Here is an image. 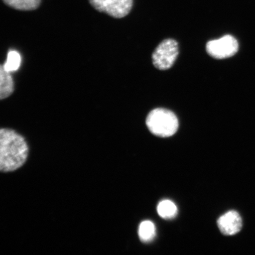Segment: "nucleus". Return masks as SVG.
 Wrapping results in <instances>:
<instances>
[{
	"instance_id": "f257e3e1",
	"label": "nucleus",
	"mask_w": 255,
	"mask_h": 255,
	"mask_svg": "<svg viewBox=\"0 0 255 255\" xmlns=\"http://www.w3.org/2000/svg\"><path fill=\"white\" fill-rule=\"evenodd\" d=\"M28 146L24 137L14 130H0V170L4 173L20 168L26 161Z\"/></svg>"
},
{
	"instance_id": "f03ea898",
	"label": "nucleus",
	"mask_w": 255,
	"mask_h": 255,
	"mask_svg": "<svg viewBox=\"0 0 255 255\" xmlns=\"http://www.w3.org/2000/svg\"><path fill=\"white\" fill-rule=\"evenodd\" d=\"M146 125L153 134L165 138L176 133L178 120L173 112L164 108H157L148 115Z\"/></svg>"
},
{
	"instance_id": "7ed1b4c3",
	"label": "nucleus",
	"mask_w": 255,
	"mask_h": 255,
	"mask_svg": "<svg viewBox=\"0 0 255 255\" xmlns=\"http://www.w3.org/2000/svg\"><path fill=\"white\" fill-rule=\"evenodd\" d=\"M178 52L177 41L171 39H165L159 44L152 54L153 65L161 71L168 70L174 65Z\"/></svg>"
},
{
	"instance_id": "20e7f679",
	"label": "nucleus",
	"mask_w": 255,
	"mask_h": 255,
	"mask_svg": "<svg viewBox=\"0 0 255 255\" xmlns=\"http://www.w3.org/2000/svg\"><path fill=\"white\" fill-rule=\"evenodd\" d=\"M239 44L231 35H225L221 39L209 41L206 44L207 53L217 59H224L234 56L238 52Z\"/></svg>"
},
{
	"instance_id": "39448f33",
	"label": "nucleus",
	"mask_w": 255,
	"mask_h": 255,
	"mask_svg": "<svg viewBox=\"0 0 255 255\" xmlns=\"http://www.w3.org/2000/svg\"><path fill=\"white\" fill-rule=\"evenodd\" d=\"M98 11L111 17L121 18L126 17L131 10L133 0H89Z\"/></svg>"
},
{
	"instance_id": "423d86ee",
	"label": "nucleus",
	"mask_w": 255,
	"mask_h": 255,
	"mask_svg": "<svg viewBox=\"0 0 255 255\" xmlns=\"http://www.w3.org/2000/svg\"><path fill=\"white\" fill-rule=\"evenodd\" d=\"M219 230L226 236L237 234L242 228V220L237 212L232 211L225 213L218 221Z\"/></svg>"
},
{
	"instance_id": "0eeeda50",
	"label": "nucleus",
	"mask_w": 255,
	"mask_h": 255,
	"mask_svg": "<svg viewBox=\"0 0 255 255\" xmlns=\"http://www.w3.org/2000/svg\"><path fill=\"white\" fill-rule=\"evenodd\" d=\"M14 91L13 79L2 65L0 68V99L1 100L9 97Z\"/></svg>"
},
{
	"instance_id": "6e6552de",
	"label": "nucleus",
	"mask_w": 255,
	"mask_h": 255,
	"mask_svg": "<svg viewBox=\"0 0 255 255\" xmlns=\"http://www.w3.org/2000/svg\"><path fill=\"white\" fill-rule=\"evenodd\" d=\"M5 4L21 11L34 10L39 7L41 0H2Z\"/></svg>"
},
{
	"instance_id": "1a4fd4ad",
	"label": "nucleus",
	"mask_w": 255,
	"mask_h": 255,
	"mask_svg": "<svg viewBox=\"0 0 255 255\" xmlns=\"http://www.w3.org/2000/svg\"><path fill=\"white\" fill-rule=\"evenodd\" d=\"M138 235L140 240L143 243H149L154 240L156 236L155 226L152 222H142L139 226Z\"/></svg>"
},
{
	"instance_id": "9d476101",
	"label": "nucleus",
	"mask_w": 255,
	"mask_h": 255,
	"mask_svg": "<svg viewBox=\"0 0 255 255\" xmlns=\"http://www.w3.org/2000/svg\"><path fill=\"white\" fill-rule=\"evenodd\" d=\"M157 212L159 216L164 219H171L177 214V207L170 200L162 201L157 207Z\"/></svg>"
},
{
	"instance_id": "9b49d317",
	"label": "nucleus",
	"mask_w": 255,
	"mask_h": 255,
	"mask_svg": "<svg viewBox=\"0 0 255 255\" xmlns=\"http://www.w3.org/2000/svg\"><path fill=\"white\" fill-rule=\"evenodd\" d=\"M21 61L20 53L15 50H10L8 53L6 62L2 66L7 72H14L20 68Z\"/></svg>"
}]
</instances>
